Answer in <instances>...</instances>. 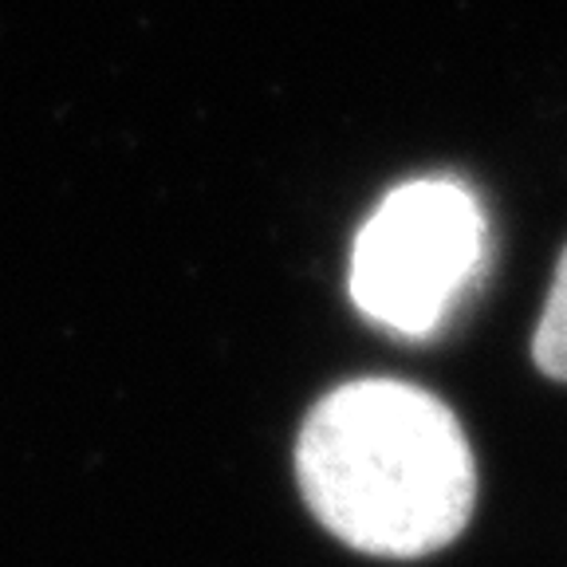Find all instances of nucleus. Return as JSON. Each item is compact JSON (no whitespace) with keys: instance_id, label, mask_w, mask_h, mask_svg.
Listing matches in <instances>:
<instances>
[{"instance_id":"f257e3e1","label":"nucleus","mask_w":567,"mask_h":567,"mask_svg":"<svg viewBox=\"0 0 567 567\" xmlns=\"http://www.w3.org/2000/svg\"><path fill=\"white\" fill-rule=\"evenodd\" d=\"M296 477L331 536L386 559L442 551L477 501L457 414L399 379H359L323 394L296 442Z\"/></svg>"},{"instance_id":"f03ea898","label":"nucleus","mask_w":567,"mask_h":567,"mask_svg":"<svg viewBox=\"0 0 567 567\" xmlns=\"http://www.w3.org/2000/svg\"><path fill=\"white\" fill-rule=\"evenodd\" d=\"M485 265L488 221L477 194L450 177H414L363 221L347 288L374 328L430 339L473 296Z\"/></svg>"},{"instance_id":"7ed1b4c3","label":"nucleus","mask_w":567,"mask_h":567,"mask_svg":"<svg viewBox=\"0 0 567 567\" xmlns=\"http://www.w3.org/2000/svg\"><path fill=\"white\" fill-rule=\"evenodd\" d=\"M532 359L548 379L567 382V248L559 252L548 300H544L540 328L532 336Z\"/></svg>"}]
</instances>
